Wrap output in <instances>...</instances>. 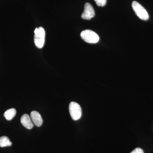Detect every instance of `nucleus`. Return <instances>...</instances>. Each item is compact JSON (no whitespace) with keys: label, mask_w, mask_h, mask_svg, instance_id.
<instances>
[{"label":"nucleus","mask_w":153,"mask_h":153,"mask_svg":"<svg viewBox=\"0 0 153 153\" xmlns=\"http://www.w3.org/2000/svg\"><path fill=\"white\" fill-rule=\"evenodd\" d=\"M80 36L83 41L89 44H95L99 40V37L93 31L89 30H83L80 34Z\"/></svg>","instance_id":"f03ea898"},{"label":"nucleus","mask_w":153,"mask_h":153,"mask_svg":"<svg viewBox=\"0 0 153 153\" xmlns=\"http://www.w3.org/2000/svg\"><path fill=\"white\" fill-rule=\"evenodd\" d=\"M34 33V42L36 47L39 49L43 48L45 43V30L42 27H39L35 29Z\"/></svg>","instance_id":"f257e3e1"},{"label":"nucleus","mask_w":153,"mask_h":153,"mask_svg":"<svg viewBox=\"0 0 153 153\" xmlns=\"http://www.w3.org/2000/svg\"><path fill=\"white\" fill-rule=\"evenodd\" d=\"M12 143L7 137L2 136L0 137V147H4L12 146Z\"/></svg>","instance_id":"1a4fd4ad"},{"label":"nucleus","mask_w":153,"mask_h":153,"mask_svg":"<svg viewBox=\"0 0 153 153\" xmlns=\"http://www.w3.org/2000/svg\"><path fill=\"white\" fill-rule=\"evenodd\" d=\"M132 7L137 16L143 20L147 21L149 19V15L147 11L140 3L134 1L132 3Z\"/></svg>","instance_id":"7ed1b4c3"},{"label":"nucleus","mask_w":153,"mask_h":153,"mask_svg":"<svg viewBox=\"0 0 153 153\" xmlns=\"http://www.w3.org/2000/svg\"><path fill=\"white\" fill-rule=\"evenodd\" d=\"M30 117L33 123L37 127L41 126L43 123V119L41 114L38 111H32L30 114Z\"/></svg>","instance_id":"423d86ee"},{"label":"nucleus","mask_w":153,"mask_h":153,"mask_svg":"<svg viewBox=\"0 0 153 153\" xmlns=\"http://www.w3.org/2000/svg\"><path fill=\"white\" fill-rule=\"evenodd\" d=\"M95 16V12L93 7L88 3L84 6V10L81 15V18L84 20H90Z\"/></svg>","instance_id":"39448f33"},{"label":"nucleus","mask_w":153,"mask_h":153,"mask_svg":"<svg viewBox=\"0 0 153 153\" xmlns=\"http://www.w3.org/2000/svg\"><path fill=\"white\" fill-rule=\"evenodd\" d=\"M131 153H144L143 151L140 148H137Z\"/></svg>","instance_id":"9b49d317"},{"label":"nucleus","mask_w":153,"mask_h":153,"mask_svg":"<svg viewBox=\"0 0 153 153\" xmlns=\"http://www.w3.org/2000/svg\"><path fill=\"white\" fill-rule=\"evenodd\" d=\"M16 114V111L15 108H12L6 111L4 113V117L7 120L13 119Z\"/></svg>","instance_id":"6e6552de"},{"label":"nucleus","mask_w":153,"mask_h":153,"mask_svg":"<svg viewBox=\"0 0 153 153\" xmlns=\"http://www.w3.org/2000/svg\"><path fill=\"white\" fill-rule=\"evenodd\" d=\"M99 7H104L106 4L107 0H94Z\"/></svg>","instance_id":"9d476101"},{"label":"nucleus","mask_w":153,"mask_h":153,"mask_svg":"<svg viewBox=\"0 0 153 153\" xmlns=\"http://www.w3.org/2000/svg\"><path fill=\"white\" fill-rule=\"evenodd\" d=\"M69 111L71 118L77 120L81 117L82 110L79 104L74 102H71L69 105Z\"/></svg>","instance_id":"20e7f679"},{"label":"nucleus","mask_w":153,"mask_h":153,"mask_svg":"<svg viewBox=\"0 0 153 153\" xmlns=\"http://www.w3.org/2000/svg\"><path fill=\"white\" fill-rule=\"evenodd\" d=\"M21 123L25 127L28 129H31L34 126V124L31 117L27 114L23 115L21 119Z\"/></svg>","instance_id":"0eeeda50"}]
</instances>
